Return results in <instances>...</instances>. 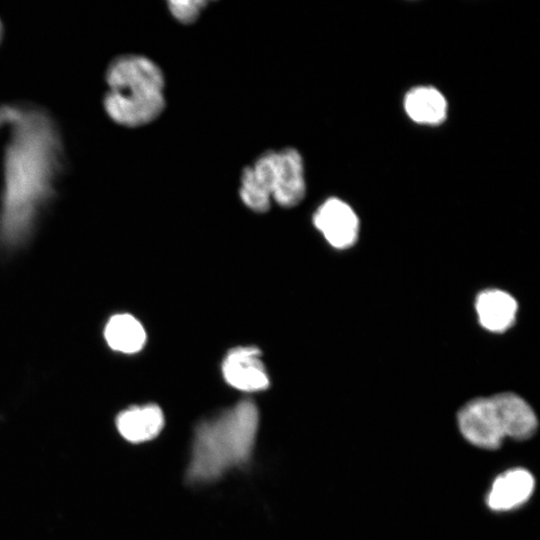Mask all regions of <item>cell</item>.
<instances>
[{
  "label": "cell",
  "mask_w": 540,
  "mask_h": 540,
  "mask_svg": "<svg viewBox=\"0 0 540 540\" xmlns=\"http://www.w3.org/2000/svg\"><path fill=\"white\" fill-rule=\"evenodd\" d=\"M475 306L479 322L489 331L503 332L515 321L517 302L507 292L485 290L478 295Z\"/></svg>",
  "instance_id": "10"
},
{
  "label": "cell",
  "mask_w": 540,
  "mask_h": 540,
  "mask_svg": "<svg viewBox=\"0 0 540 540\" xmlns=\"http://www.w3.org/2000/svg\"><path fill=\"white\" fill-rule=\"evenodd\" d=\"M3 36H4V25H3V22H2V20L0 18V43H1L2 39H3Z\"/></svg>",
  "instance_id": "14"
},
{
  "label": "cell",
  "mask_w": 540,
  "mask_h": 540,
  "mask_svg": "<svg viewBox=\"0 0 540 540\" xmlns=\"http://www.w3.org/2000/svg\"><path fill=\"white\" fill-rule=\"evenodd\" d=\"M105 82L104 110L122 126L146 125L164 110V75L146 56L122 54L114 57L106 67Z\"/></svg>",
  "instance_id": "2"
},
{
  "label": "cell",
  "mask_w": 540,
  "mask_h": 540,
  "mask_svg": "<svg viewBox=\"0 0 540 540\" xmlns=\"http://www.w3.org/2000/svg\"><path fill=\"white\" fill-rule=\"evenodd\" d=\"M104 337L108 345L122 353H136L146 342V333L141 323L130 314H117L107 322Z\"/></svg>",
  "instance_id": "12"
},
{
  "label": "cell",
  "mask_w": 540,
  "mask_h": 540,
  "mask_svg": "<svg viewBox=\"0 0 540 540\" xmlns=\"http://www.w3.org/2000/svg\"><path fill=\"white\" fill-rule=\"evenodd\" d=\"M458 425L463 436L480 448L497 449L505 437L492 397L466 403L458 413Z\"/></svg>",
  "instance_id": "4"
},
{
  "label": "cell",
  "mask_w": 540,
  "mask_h": 540,
  "mask_svg": "<svg viewBox=\"0 0 540 540\" xmlns=\"http://www.w3.org/2000/svg\"><path fill=\"white\" fill-rule=\"evenodd\" d=\"M165 419L156 404L132 406L117 415L116 427L120 435L131 443L154 439L162 431Z\"/></svg>",
  "instance_id": "8"
},
{
  "label": "cell",
  "mask_w": 540,
  "mask_h": 540,
  "mask_svg": "<svg viewBox=\"0 0 540 540\" xmlns=\"http://www.w3.org/2000/svg\"><path fill=\"white\" fill-rule=\"evenodd\" d=\"M260 354V350L253 346L230 350L222 362V374L226 382L245 392L268 388L269 378Z\"/></svg>",
  "instance_id": "6"
},
{
  "label": "cell",
  "mask_w": 540,
  "mask_h": 540,
  "mask_svg": "<svg viewBox=\"0 0 540 540\" xmlns=\"http://www.w3.org/2000/svg\"><path fill=\"white\" fill-rule=\"evenodd\" d=\"M500 416L504 436L524 440L537 428V418L530 405L520 396L504 392L491 396Z\"/></svg>",
  "instance_id": "9"
},
{
  "label": "cell",
  "mask_w": 540,
  "mask_h": 540,
  "mask_svg": "<svg viewBox=\"0 0 540 540\" xmlns=\"http://www.w3.org/2000/svg\"><path fill=\"white\" fill-rule=\"evenodd\" d=\"M404 108L407 115L419 124H440L447 114L445 97L436 88L428 86L412 88L405 96Z\"/></svg>",
  "instance_id": "11"
},
{
  "label": "cell",
  "mask_w": 540,
  "mask_h": 540,
  "mask_svg": "<svg viewBox=\"0 0 540 540\" xmlns=\"http://www.w3.org/2000/svg\"><path fill=\"white\" fill-rule=\"evenodd\" d=\"M313 224L335 248H348L357 240L358 217L347 203L338 198H329L318 207L313 215Z\"/></svg>",
  "instance_id": "5"
},
{
  "label": "cell",
  "mask_w": 540,
  "mask_h": 540,
  "mask_svg": "<svg viewBox=\"0 0 540 540\" xmlns=\"http://www.w3.org/2000/svg\"><path fill=\"white\" fill-rule=\"evenodd\" d=\"M259 411L251 399L199 422L194 430L187 478L194 483L217 479L245 463L253 450Z\"/></svg>",
  "instance_id": "1"
},
{
  "label": "cell",
  "mask_w": 540,
  "mask_h": 540,
  "mask_svg": "<svg viewBox=\"0 0 540 540\" xmlns=\"http://www.w3.org/2000/svg\"><path fill=\"white\" fill-rule=\"evenodd\" d=\"M240 184L242 202L255 212H266L272 200L294 207L306 193L302 156L291 147L267 151L243 169Z\"/></svg>",
  "instance_id": "3"
},
{
  "label": "cell",
  "mask_w": 540,
  "mask_h": 540,
  "mask_svg": "<svg viewBox=\"0 0 540 540\" xmlns=\"http://www.w3.org/2000/svg\"><path fill=\"white\" fill-rule=\"evenodd\" d=\"M533 489L532 474L523 468H513L495 479L487 496V504L496 511L510 510L526 502Z\"/></svg>",
  "instance_id": "7"
},
{
  "label": "cell",
  "mask_w": 540,
  "mask_h": 540,
  "mask_svg": "<svg viewBox=\"0 0 540 540\" xmlns=\"http://www.w3.org/2000/svg\"><path fill=\"white\" fill-rule=\"evenodd\" d=\"M207 1H169L168 8L172 16L182 24H191L196 21Z\"/></svg>",
  "instance_id": "13"
}]
</instances>
